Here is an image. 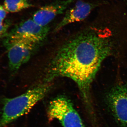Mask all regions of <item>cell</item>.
Here are the masks:
<instances>
[{
  "label": "cell",
  "instance_id": "6da1fadb",
  "mask_svg": "<svg viewBox=\"0 0 127 127\" xmlns=\"http://www.w3.org/2000/svg\"><path fill=\"white\" fill-rule=\"evenodd\" d=\"M112 43L108 36L88 29L77 34L60 47L51 61L46 81L58 77L73 81L92 119L95 117L91 96V84L104 59L111 55Z\"/></svg>",
  "mask_w": 127,
  "mask_h": 127
},
{
  "label": "cell",
  "instance_id": "7a4b0ae2",
  "mask_svg": "<svg viewBox=\"0 0 127 127\" xmlns=\"http://www.w3.org/2000/svg\"><path fill=\"white\" fill-rule=\"evenodd\" d=\"M51 82H45L30 88L21 95L4 100L0 127L9 124L29 111L51 90Z\"/></svg>",
  "mask_w": 127,
  "mask_h": 127
},
{
  "label": "cell",
  "instance_id": "3957f363",
  "mask_svg": "<svg viewBox=\"0 0 127 127\" xmlns=\"http://www.w3.org/2000/svg\"><path fill=\"white\" fill-rule=\"evenodd\" d=\"M48 116L50 120H57L63 127H86L70 100L60 95L50 102Z\"/></svg>",
  "mask_w": 127,
  "mask_h": 127
},
{
  "label": "cell",
  "instance_id": "277c9868",
  "mask_svg": "<svg viewBox=\"0 0 127 127\" xmlns=\"http://www.w3.org/2000/svg\"><path fill=\"white\" fill-rule=\"evenodd\" d=\"M49 31L48 26H42L30 19L16 26L6 39L21 40L39 46L45 40Z\"/></svg>",
  "mask_w": 127,
  "mask_h": 127
},
{
  "label": "cell",
  "instance_id": "5b68a950",
  "mask_svg": "<svg viewBox=\"0 0 127 127\" xmlns=\"http://www.w3.org/2000/svg\"><path fill=\"white\" fill-rule=\"evenodd\" d=\"M105 101L116 122L121 127H127V83L111 89L106 94Z\"/></svg>",
  "mask_w": 127,
  "mask_h": 127
},
{
  "label": "cell",
  "instance_id": "8992f818",
  "mask_svg": "<svg viewBox=\"0 0 127 127\" xmlns=\"http://www.w3.org/2000/svg\"><path fill=\"white\" fill-rule=\"evenodd\" d=\"M5 45L7 49L9 67L12 71H16L27 62L38 48L21 40L6 39Z\"/></svg>",
  "mask_w": 127,
  "mask_h": 127
},
{
  "label": "cell",
  "instance_id": "52a82bcc",
  "mask_svg": "<svg viewBox=\"0 0 127 127\" xmlns=\"http://www.w3.org/2000/svg\"><path fill=\"white\" fill-rule=\"evenodd\" d=\"M73 0H58L40 7L33 15L32 20L39 25L47 26L57 16L63 13Z\"/></svg>",
  "mask_w": 127,
  "mask_h": 127
},
{
  "label": "cell",
  "instance_id": "ba28073f",
  "mask_svg": "<svg viewBox=\"0 0 127 127\" xmlns=\"http://www.w3.org/2000/svg\"><path fill=\"white\" fill-rule=\"evenodd\" d=\"M95 6L93 4L83 1H78L73 6L67 11L54 31H58L69 24L83 20L91 13Z\"/></svg>",
  "mask_w": 127,
  "mask_h": 127
},
{
  "label": "cell",
  "instance_id": "9c48e42d",
  "mask_svg": "<svg viewBox=\"0 0 127 127\" xmlns=\"http://www.w3.org/2000/svg\"><path fill=\"white\" fill-rule=\"evenodd\" d=\"M32 6L27 0H4V8L8 12L15 13Z\"/></svg>",
  "mask_w": 127,
  "mask_h": 127
},
{
  "label": "cell",
  "instance_id": "30bf717a",
  "mask_svg": "<svg viewBox=\"0 0 127 127\" xmlns=\"http://www.w3.org/2000/svg\"><path fill=\"white\" fill-rule=\"evenodd\" d=\"M9 26V23L7 22L0 21V37L6 34Z\"/></svg>",
  "mask_w": 127,
  "mask_h": 127
},
{
  "label": "cell",
  "instance_id": "8fae6325",
  "mask_svg": "<svg viewBox=\"0 0 127 127\" xmlns=\"http://www.w3.org/2000/svg\"><path fill=\"white\" fill-rule=\"evenodd\" d=\"M7 11L4 8V6L0 5V21L5 22L7 16Z\"/></svg>",
  "mask_w": 127,
  "mask_h": 127
}]
</instances>
